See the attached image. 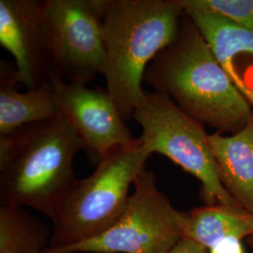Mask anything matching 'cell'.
<instances>
[{
  "mask_svg": "<svg viewBox=\"0 0 253 253\" xmlns=\"http://www.w3.org/2000/svg\"><path fill=\"white\" fill-rule=\"evenodd\" d=\"M44 9L45 0H0V44L14 57L16 79L27 90L53 74Z\"/></svg>",
  "mask_w": 253,
  "mask_h": 253,
  "instance_id": "cell-9",
  "label": "cell"
},
{
  "mask_svg": "<svg viewBox=\"0 0 253 253\" xmlns=\"http://www.w3.org/2000/svg\"><path fill=\"white\" fill-rule=\"evenodd\" d=\"M132 118L142 127L139 139L149 153L167 157L199 181L206 205L238 206L221 183L209 134L202 123L155 91L146 92Z\"/></svg>",
  "mask_w": 253,
  "mask_h": 253,
  "instance_id": "cell-5",
  "label": "cell"
},
{
  "mask_svg": "<svg viewBox=\"0 0 253 253\" xmlns=\"http://www.w3.org/2000/svg\"><path fill=\"white\" fill-rule=\"evenodd\" d=\"M185 11L177 0H109L103 19L106 90L124 120L145 99V71L172 44Z\"/></svg>",
  "mask_w": 253,
  "mask_h": 253,
  "instance_id": "cell-3",
  "label": "cell"
},
{
  "mask_svg": "<svg viewBox=\"0 0 253 253\" xmlns=\"http://www.w3.org/2000/svg\"><path fill=\"white\" fill-rule=\"evenodd\" d=\"M184 11L210 13L253 33V0H177Z\"/></svg>",
  "mask_w": 253,
  "mask_h": 253,
  "instance_id": "cell-15",
  "label": "cell"
},
{
  "mask_svg": "<svg viewBox=\"0 0 253 253\" xmlns=\"http://www.w3.org/2000/svg\"><path fill=\"white\" fill-rule=\"evenodd\" d=\"M55 104L60 115L76 129L87 149L100 157L117 145L133 142L125 120L106 89L64 81L52 74Z\"/></svg>",
  "mask_w": 253,
  "mask_h": 253,
  "instance_id": "cell-8",
  "label": "cell"
},
{
  "mask_svg": "<svg viewBox=\"0 0 253 253\" xmlns=\"http://www.w3.org/2000/svg\"><path fill=\"white\" fill-rule=\"evenodd\" d=\"M186 13L198 27L236 89L253 107V33L210 13Z\"/></svg>",
  "mask_w": 253,
  "mask_h": 253,
  "instance_id": "cell-10",
  "label": "cell"
},
{
  "mask_svg": "<svg viewBox=\"0 0 253 253\" xmlns=\"http://www.w3.org/2000/svg\"><path fill=\"white\" fill-rule=\"evenodd\" d=\"M83 148L62 115L0 137L1 206L34 208L52 219L77 181L73 160Z\"/></svg>",
  "mask_w": 253,
  "mask_h": 253,
  "instance_id": "cell-2",
  "label": "cell"
},
{
  "mask_svg": "<svg viewBox=\"0 0 253 253\" xmlns=\"http://www.w3.org/2000/svg\"><path fill=\"white\" fill-rule=\"evenodd\" d=\"M16 68L0 64V137L10 135L23 126L53 120L60 116L51 81L35 89L16 90Z\"/></svg>",
  "mask_w": 253,
  "mask_h": 253,
  "instance_id": "cell-12",
  "label": "cell"
},
{
  "mask_svg": "<svg viewBox=\"0 0 253 253\" xmlns=\"http://www.w3.org/2000/svg\"><path fill=\"white\" fill-rule=\"evenodd\" d=\"M209 253H246L242 240L231 237L225 238L213 245L209 249Z\"/></svg>",
  "mask_w": 253,
  "mask_h": 253,
  "instance_id": "cell-17",
  "label": "cell"
},
{
  "mask_svg": "<svg viewBox=\"0 0 253 253\" xmlns=\"http://www.w3.org/2000/svg\"><path fill=\"white\" fill-rule=\"evenodd\" d=\"M221 183L235 203L253 214V117L233 134L208 136Z\"/></svg>",
  "mask_w": 253,
  "mask_h": 253,
  "instance_id": "cell-11",
  "label": "cell"
},
{
  "mask_svg": "<svg viewBox=\"0 0 253 253\" xmlns=\"http://www.w3.org/2000/svg\"><path fill=\"white\" fill-rule=\"evenodd\" d=\"M52 232L23 207H0V253H43Z\"/></svg>",
  "mask_w": 253,
  "mask_h": 253,
  "instance_id": "cell-14",
  "label": "cell"
},
{
  "mask_svg": "<svg viewBox=\"0 0 253 253\" xmlns=\"http://www.w3.org/2000/svg\"><path fill=\"white\" fill-rule=\"evenodd\" d=\"M247 242H248V244L250 245V247H251V249H252V251H253V236L248 238V239H247Z\"/></svg>",
  "mask_w": 253,
  "mask_h": 253,
  "instance_id": "cell-18",
  "label": "cell"
},
{
  "mask_svg": "<svg viewBox=\"0 0 253 253\" xmlns=\"http://www.w3.org/2000/svg\"><path fill=\"white\" fill-rule=\"evenodd\" d=\"M167 253H209V250L189 237L182 236Z\"/></svg>",
  "mask_w": 253,
  "mask_h": 253,
  "instance_id": "cell-16",
  "label": "cell"
},
{
  "mask_svg": "<svg viewBox=\"0 0 253 253\" xmlns=\"http://www.w3.org/2000/svg\"><path fill=\"white\" fill-rule=\"evenodd\" d=\"M109 0H45V23L53 74L86 84L102 74L103 19Z\"/></svg>",
  "mask_w": 253,
  "mask_h": 253,
  "instance_id": "cell-7",
  "label": "cell"
},
{
  "mask_svg": "<svg viewBox=\"0 0 253 253\" xmlns=\"http://www.w3.org/2000/svg\"><path fill=\"white\" fill-rule=\"evenodd\" d=\"M144 82L215 132L235 133L253 117V106L186 12L175 40L148 65Z\"/></svg>",
  "mask_w": 253,
  "mask_h": 253,
  "instance_id": "cell-1",
  "label": "cell"
},
{
  "mask_svg": "<svg viewBox=\"0 0 253 253\" xmlns=\"http://www.w3.org/2000/svg\"><path fill=\"white\" fill-rule=\"evenodd\" d=\"M150 156L139 138L102 155L96 170L77 179L57 208L47 249L79 244L107 231L126 208L130 188Z\"/></svg>",
  "mask_w": 253,
  "mask_h": 253,
  "instance_id": "cell-4",
  "label": "cell"
},
{
  "mask_svg": "<svg viewBox=\"0 0 253 253\" xmlns=\"http://www.w3.org/2000/svg\"><path fill=\"white\" fill-rule=\"evenodd\" d=\"M182 235L207 247L235 237L248 239L253 236V214L238 206L215 205L183 212Z\"/></svg>",
  "mask_w": 253,
  "mask_h": 253,
  "instance_id": "cell-13",
  "label": "cell"
},
{
  "mask_svg": "<svg viewBox=\"0 0 253 253\" xmlns=\"http://www.w3.org/2000/svg\"><path fill=\"white\" fill-rule=\"evenodd\" d=\"M182 216L159 190L155 173L145 167L134 181L126 208L107 231L43 253H167L183 236Z\"/></svg>",
  "mask_w": 253,
  "mask_h": 253,
  "instance_id": "cell-6",
  "label": "cell"
}]
</instances>
